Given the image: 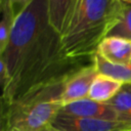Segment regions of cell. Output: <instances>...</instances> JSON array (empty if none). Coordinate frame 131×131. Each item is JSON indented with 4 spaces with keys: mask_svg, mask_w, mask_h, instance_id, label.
<instances>
[{
    "mask_svg": "<svg viewBox=\"0 0 131 131\" xmlns=\"http://www.w3.org/2000/svg\"><path fill=\"white\" fill-rule=\"evenodd\" d=\"M58 114L73 118L119 120L117 112L111 104L107 102H98L90 98H84L64 104L61 106Z\"/></svg>",
    "mask_w": 131,
    "mask_h": 131,
    "instance_id": "5",
    "label": "cell"
},
{
    "mask_svg": "<svg viewBox=\"0 0 131 131\" xmlns=\"http://www.w3.org/2000/svg\"><path fill=\"white\" fill-rule=\"evenodd\" d=\"M98 75L94 64L80 67L69 74L63 82L60 102L62 105L88 98L91 85Z\"/></svg>",
    "mask_w": 131,
    "mask_h": 131,
    "instance_id": "3",
    "label": "cell"
},
{
    "mask_svg": "<svg viewBox=\"0 0 131 131\" xmlns=\"http://www.w3.org/2000/svg\"><path fill=\"white\" fill-rule=\"evenodd\" d=\"M1 12V21H0V53H2L7 44L10 37V33L12 30V26L14 23V16L11 12L10 6L0 7Z\"/></svg>",
    "mask_w": 131,
    "mask_h": 131,
    "instance_id": "11",
    "label": "cell"
},
{
    "mask_svg": "<svg viewBox=\"0 0 131 131\" xmlns=\"http://www.w3.org/2000/svg\"><path fill=\"white\" fill-rule=\"evenodd\" d=\"M92 63L98 74L113 78L123 84H131V62L128 64L113 63L95 52L92 57Z\"/></svg>",
    "mask_w": 131,
    "mask_h": 131,
    "instance_id": "9",
    "label": "cell"
},
{
    "mask_svg": "<svg viewBox=\"0 0 131 131\" xmlns=\"http://www.w3.org/2000/svg\"><path fill=\"white\" fill-rule=\"evenodd\" d=\"M0 61L8 74V87L2 92L6 105L80 68L67 56L62 37L50 24L47 0H33L14 19Z\"/></svg>",
    "mask_w": 131,
    "mask_h": 131,
    "instance_id": "1",
    "label": "cell"
},
{
    "mask_svg": "<svg viewBox=\"0 0 131 131\" xmlns=\"http://www.w3.org/2000/svg\"><path fill=\"white\" fill-rule=\"evenodd\" d=\"M7 5H9L8 0H0V7H4Z\"/></svg>",
    "mask_w": 131,
    "mask_h": 131,
    "instance_id": "15",
    "label": "cell"
},
{
    "mask_svg": "<svg viewBox=\"0 0 131 131\" xmlns=\"http://www.w3.org/2000/svg\"><path fill=\"white\" fill-rule=\"evenodd\" d=\"M52 125L61 131H131V123L119 120L73 118L59 114Z\"/></svg>",
    "mask_w": 131,
    "mask_h": 131,
    "instance_id": "4",
    "label": "cell"
},
{
    "mask_svg": "<svg viewBox=\"0 0 131 131\" xmlns=\"http://www.w3.org/2000/svg\"><path fill=\"white\" fill-rule=\"evenodd\" d=\"M120 2L124 3V4H128V5H131V0H119Z\"/></svg>",
    "mask_w": 131,
    "mask_h": 131,
    "instance_id": "16",
    "label": "cell"
},
{
    "mask_svg": "<svg viewBox=\"0 0 131 131\" xmlns=\"http://www.w3.org/2000/svg\"><path fill=\"white\" fill-rule=\"evenodd\" d=\"M32 1L33 0H8L9 6L14 18H16L32 3Z\"/></svg>",
    "mask_w": 131,
    "mask_h": 131,
    "instance_id": "13",
    "label": "cell"
},
{
    "mask_svg": "<svg viewBox=\"0 0 131 131\" xmlns=\"http://www.w3.org/2000/svg\"><path fill=\"white\" fill-rule=\"evenodd\" d=\"M123 5L119 0H79L62 36L67 56L77 62L93 57L100 42L118 24Z\"/></svg>",
    "mask_w": 131,
    "mask_h": 131,
    "instance_id": "2",
    "label": "cell"
},
{
    "mask_svg": "<svg viewBox=\"0 0 131 131\" xmlns=\"http://www.w3.org/2000/svg\"><path fill=\"white\" fill-rule=\"evenodd\" d=\"M38 131H61V130L58 129V128H56V127H54L51 124V125H48V126H46V127H44V128H42V129H40Z\"/></svg>",
    "mask_w": 131,
    "mask_h": 131,
    "instance_id": "14",
    "label": "cell"
},
{
    "mask_svg": "<svg viewBox=\"0 0 131 131\" xmlns=\"http://www.w3.org/2000/svg\"><path fill=\"white\" fill-rule=\"evenodd\" d=\"M96 52L110 62L128 64L131 62V41L122 37L107 36L100 42Z\"/></svg>",
    "mask_w": 131,
    "mask_h": 131,
    "instance_id": "6",
    "label": "cell"
},
{
    "mask_svg": "<svg viewBox=\"0 0 131 131\" xmlns=\"http://www.w3.org/2000/svg\"><path fill=\"white\" fill-rule=\"evenodd\" d=\"M122 86L123 83L107 76L98 74L91 85L88 98L98 102H107L119 92Z\"/></svg>",
    "mask_w": 131,
    "mask_h": 131,
    "instance_id": "8",
    "label": "cell"
},
{
    "mask_svg": "<svg viewBox=\"0 0 131 131\" xmlns=\"http://www.w3.org/2000/svg\"><path fill=\"white\" fill-rule=\"evenodd\" d=\"M79 0H47L49 20L62 37L66 33Z\"/></svg>",
    "mask_w": 131,
    "mask_h": 131,
    "instance_id": "7",
    "label": "cell"
},
{
    "mask_svg": "<svg viewBox=\"0 0 131 131\" xmlns=\"http://www.w3.org/2000/svg\"><path fill=\"white\" fill-rule=\"evenodd\" d=\"M107 36L122 37L131 41V5H123L120 19Z\"/></svg>",
    "mask_w": 131,
    "mask_h": 131,
    "instance_id": "12",
    "label": "cell"
},
{
    "mask_svg": "<svg viewBox=\"0 0 131 131\" xmlns=\"http://www.w3.org/2000/svg\"><path fill=\"white\" fill-rule=\"evenodd\" d=\"M107 103L115 108L120 121L131 123V84H123L119 92Z\"/></svg>",
    "mask_w": 131,
    "mask_h": 131,
    "instance_id": "10",
    "label": "cell"
}]
</instances>
